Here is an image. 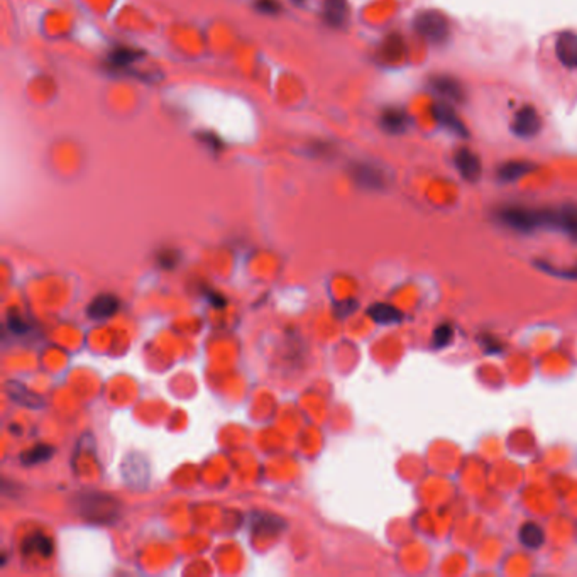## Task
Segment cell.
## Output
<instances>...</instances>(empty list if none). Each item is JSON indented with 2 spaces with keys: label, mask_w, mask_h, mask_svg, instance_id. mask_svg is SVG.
Instances as JSON below:
<instances>
[{
  "label": "cell",
  "mask_w": 577,
  "mask_h": 577,
  "mask_svg": "<svg viewBox=\"0 0 577 577\" xmlns=\"http://www.w3.org/2000/svg\"><path fill=\"white\" fill-rule=\"evenodd\" d=\"M356 183L366 190H383L386 185V176L383 169L371 163H357L352 171Z\"/></svg>",
  "instance_id": "obj_11"
},
{
  "label": "cell",
  "mask_w": 577,
  "mask_h": 577,
  "mask_svg": "<svg viewBox=\"0 0 577 577\" xmlns=\"http://www.w3.org/2000/svg\"><path fill=\"white\" fill-rule=\"evenodd\" d=\"M537 268L542 269L545 273H551L553 276H564V278H569V279H577V271H556V269L552 268V264H547V263H540L537 261Z\"/></svg>",
  "instance_id": "obj_26"
},
{
  "label": "cell",
  "mask_w": 577,
  "mask_h": 577,
  "mask_svg": "<svg viewBox=\"0 0 577 577\" xmlns=\"http://www.w3.org/2000/svg\"><path fill=\"white\" fill-rule=\"evenodd\" d=\"M413 119L403 107H388L381 112L379 126L389 136H401L410 129Z\"/></svg>",
  "instance_id": "obj_10"
},
{
  "label": "cell",
  "mask_w": 577,
  "mask_h": 577,
  "mask_svg": "<svg viewBox=\"0 0 577 577\" xmlns=\"http://www.w3.org/2000/svg\"><path fill=\"white\" fill-rule=\"evenodd\" d=\"M553 54L558 65L567 71H577V33L566 29L557 34L553 41Z\"/></svg>",
  "instance_id": "obj_6"
},
{
  "label": "cell",
  "mask_w": 577,
  "mask_h": 577,
  "mask_svg": "<svg viewBox=\"0 0 577 577\" xmlns=\"http://www.w3.org/2000/svg\"><path fill=\"white\" fill-rule=\"evenodd\" d=\"M119 501L111 494L84 493L78 496V511L86 521L97 525H111L119 518Z\"/></svg>",
  "instance_id": "obj_2"
},
{
  "label": "cell",
  "mask_w": 577,
  "mask_h": 577,
  "mask_svg": "<svg viewBox=\"0 0 577 577\" xmlns=\"http://www.w3.org/2000/svg\"><path fill=\"white\" fill-rule=\"evenodd\" d=\"M7 328L11 331V333H14V336H26L31 327L24 318L19 317L17 313H12L9 315L7 318Z\"/></svg>",
  "instance_id": "obj_25"
},
{
  "label": "cell",
  "mask_w": 577,
  "mask_h": 577,
  "mask_svg": "<svg viewBox=\"0 0 577 577\" xmlns=\"http://www.w3.org/2000/svg\"><path fill=\"white\" fill-rule=\"evenodd\" d=\"M258 7L261 9V11H264V12H268V14H269V12H276V11H279L276 0H259Z\"/></svg>",
  "instance_id": "obj_28"
},
{
  "label": "cell",
  "mask_w": 577,
  "mask_h": 577,
  "mask_svg": "<svg viewBox=\"0 0 577 577\" xmlns=\"http://www.w3.org/2000/svg\"><path fill=\"white\" fill-rule=\"evenodd\" d=\"M369 317L374 320L376 323H381V325H391V323H398L401 320V311L395 308L393 305H388V303H376L373 305L369 308Z\"/></svg>",
  "instance_id": "obj_20"
},
{
  "label": "cell",
  "mask_w": 577,
  "mask_h": 577,
  "mask_svg": "<svg viewBox=\"0 0 577 577\" xmlns=\"http://www.w3.org/2000/svg\"><path fill=\"white\" fill-rule=\"evenodd\" d=\"M6 391L7 395L16 403H19V405L29 406V408H39L41 406V398L36 395V393L31 391V389H27L24 384L17 381H9L6 384Z\"/></svg>",
  "instance_id": "obj_16"
},
{
  "label": "cell",
  "mask_w": 577,
  "mask_h": 577,
  "mask_svg": "<svg viewBox=\"0 0 577 577\" xmlns=\"http://www.w3.org/2000/svg\"><path fill=\"white\" fill-rule=\"evenodd\" d=\"M283 523H285V521L276 518V516L266 515V513H258V515H254L253 528H254V532L259 535L278 533L279 530L283 528Z\"/></svg>",
  "instance_id": "obj_21"
},
{
  "label": "cell",
  "mask_w": 577,
  "mask_h": 577,
  "mask_svg": "<svg viewBox=\"0 0 577 577\" xmlns=\"http://www.w3.org/2000/svg\"><path fill=\"white\" fill-rule=\"evenodd\" d=\"M111 61L114 68H126L136 61V53L131 49L121 48L119 51L111 54Z\"/></svg>",
  "instance_id": "obj_24"
},
{
  "label": "cell",
  "mask_w": 577,
  "mask_h": 577,
  "mask_svg": "<svg viewBox=\"0 0 577 577\" xmlns=\"http://www.w3.org/2000/svg\"><path fill=\"white\" fill-rule=\"evenodd\" d=\"M432 117L433 121L437 122L438 127H442L443 131L451 132V134H454L457 137H464L469 134L466 129V124L462 122V119L457 116L454 105L452 104H447V102H437L432 105Z\"/></svg>",
  "instance_id": "obj_7"
},
{
  "label": "cell",
  "mask_w": 577,
  "mask_h": 577,
  "mask_svg": "<svg viewBox=\"0 0 577 577\" xmlns=\"http://www.w3.org/2000/svg\"><path fill=\"white\" fill-rule=\"evenodd\" d=\"M295 2H301V0H295Z\"/></svg>",
  "instance_id": "obj_29"
},
{
  "label": "cell",
  "mask_w": 577,
  "mask_h": 577,
  "mask_svg": "<svg viewBox=\"0 0 577 577\" xmlns=\"http://www.w3.org/2000/svg\"><path fill=\"white\" fill-rule=\"evenodd\" d=\"M535 169V163L528 159H510V161L501 163L496 169V178L501 183H515L523 180L526 175H530Z\"/></svg>",
  "instance_id": "obj_12"
},
{
  "label": "cell",
  "mask_w": 577,
  "mask_h": 577,
  "mask_svg": "<svg viewBox=\"0 0 577 577\" xmlns=\"http://www.w3.org/2000/svg\"><path fill=\"white\" fill-rule=\"evenodd\" d=\"M119 308H121V301H119L117 296L105 293V295H99L97 298L90 301L86 313H89L91 320H107L112 315H116Z\"/></svg>",
  "instance_id": "obj_14"
},
{
  "label": "cell",
  "mask_w": 577,
  "mask_h": 577,
  "mask_svg": "<svg viewBox=\"0 0 577 577\" xmlns=\"http://www.w3.org/2000/svg\"><path fill=\"white\" fill-rule=\"evenodd\" d=\"M518 538L523 547L530 548V551H537L545 542V533L542 530V526L533 523V521H528L520 528Z\"/></svg>",
  "instance_id": "obj_17"
},
{
  "label": "cell",
  "mask_w": 577,
  "mask_h": 577,
  "mask_svg": "<svg viewBox=\"0 0 577 577\" xmlns=\"http://www.w3.org/2000/svg\"><path fill=\"white\" fill-rule=\"evenodd\" d=\"M357 303L354 300H347V301H342V303L337 305V313L341 315V317H347V315H351L352 311L356 310Z\"/></svg>",
  "instance_id": "obj_27"
},
{
  "label": "cell",
  "mask_w": 577,
  "mask_h": 577,
  "mask_svg": "<svg viewBox=\"0 0 577 577\" xmlns=\"http://www.w3.org/2000/svg\"><path fill=\"white\" fill-rule=\"evenodd\" d=\"M22 551L26 553H38V556L48 558L53 556V542L51 538L46 537L43 533H34L27 537L22 543Z\"/></svg>",
  "instance_id": "obj_18"
},
{
  "label": "cell",
  "mask_w": 577,
  "mask_h": 577,
  "mask_svg": "<svg viewBox=\"0 0 577 577\" xmlns=\"http://www.w3.org/2000/svg\"><path fill=\"white\" fill-rule=\"evenodd\" d=\"M452 161H454V168L457 169L462 180L474 183L483 175V161H481V158L474 149L459 148L454 153V159Z\"/></svg>",
  "instance_id": "obj_9"
},
{
  "label": "cell",
  "mask_w": 577,
  "mask_h": 577,
  "mask_svg": "<svg viewBox=\"0 0 577 577\" xmlns=\"http://www.w3.org/2000/svg\"><path fill=\"white\" fill-rule=\"evenodd\" d=\"M323 17L332 27H342L349 19V6L347 0H325Z\"/></svg>",
  "instance_id": "obj_15"
},
{
  "label": "cell",
  "mask_w": 577,
  "mask_h": 577,
  "mask_svg": "<svg viewBox=\"0 0 577 577\" xmlns=\"http://www.w3.org/2000/svg\"><path fill=\"white\" fill-rule=\"evenodd\" d=\"M413 29L425 43L432 46H443L448 43L452 34L451 22H448L446 14L433 11V9L416 14L413 19Z\"/></svg>",
  "instance_id": "obj_3"
},
{
  "label": "cell",
  "mask_w": 577,
  "mask_h": 577,
  "mask_svg": "<svg viewBox=\"0 0 577 577\" xmlns=\"http://www.w3.org/2000/svg\"><path fill=\"white\" fill-rule=\"evenodd\" d=\"M428 86L442 102L456 105L466 100V89L462 81L448 73H437V75L430 76Z\"/></svg>",
  "instance_id": "obj_5"
},
{
  "label": "cell",
  "mask_w": 577,
  "mask_h": 577,
  "mask_svg": "<svg viewBox=\"0 0 577 577\" xmlns=\"http://www.w3.org/2000/svg\"><path fill=\"white\" fill-rule=\"evenodd\" d=\"M53 447L51 446H46V443H39V446H36L33 448H29V451L24 452V454L21 456V461L24 466H38L41 462H46L49 461L53 457Z\"/></svg>",
  "instance_id": "obj_22"
},
{
  "label": "cell",
  "mask_w": 577,
  "mask_h": 577,
  "mask_svg": "<svg viewBox=\"0 0 577 577\" xmlns=\"http://www.w3.org/2000/svg\"><path fill=\"white\" fill-rule=\"evenodd\" d=\"M122 478L132 488L143 489L149 483V464L141 454H129L121 466Z\"/></svg>",
  "instance_id": "obj_8"
},
{
  "label": "cell",
  "mask_w": 577,
  "mask_h": 577,
  "mask_svg": "<svg viewBox=\"0 0 577 577\" xmlns=\"http://www.w3.org/2000/svg\"><path fill=\"white\" fill-rule=\"evenodd\" d=\"M498 221L511 231L530 234L552 229V209H532L525 205H505L496 212Z\"/></svg>",
  "instance_id": "obj_1"
},
{
  "label": "cell",
  "mask_w": 577,
  "mask_h": 577,
  "mask_svg": "<svg viewBox=\"0 0 577 577\" xmlns=\"http://www.w3.org/2000/svg\"><path fill=\"white\" fill-rule=\"evenodd\" d=\"M552 229L566 232L572 239L577 241V207L576 205H562L552 209Z\"/></svg>",
  "instance_id": "obj_13"
},
{
  "label": "cell",
  "mask_w": 577,
  "mask_h": 577,
  "mask_svg": "<svg viewBox=\"0 0 577 577\" xmlns=\"http://www.w3.org/2000/svg\"><path fill=\"white\" fill-rule=\"evenodd\" d=\"M543 129V119L535 105L525 104L516 109L510 122V131L516 139L532 141Z\"/></svg>",
  "instance_id": "obj_4"
},
{
  "label": "cell",
  "mask_w": 577,
  "mask_h": 577,
  "mask_svg": "<svg viewBox=\"0 0 577 577\" xmlns=\"http://www.w3.org/2000/svg\"><path fill=\"white\" fill-rule=\"evenodd\" d=\"M405 53H406V44H405V39H403L401 36L391 34V36H388L386 41L383 43L381 56L384 61H388V63L400 61V59L405 58Z\"/></svg>",
  "instance_id": "obj_19"
},
{
  "label": "cell",
  "mask_w": 577,
  "mask_h": 577,
  "mask_svg": "<svg viewBox=\"0 0 577 577\" xmlns=\"http://www.w3.org/2000/svg\"><path fill=\"white\" fill-rule=\"evenodd\" d=\"M452 337H454V328H452L448 323H442L435 328L432 344L435 349H442V347L451 344Z\"/></svg>",
  "instance_id": "obj_23"
}]
</instances>
